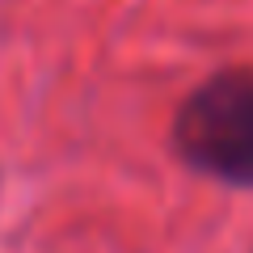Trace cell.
<instances>
[{
    "instance_id": "6da1fadb",
    "label": "cell",
    "mask_w": 253,
    "mask_h": 253,
    "mask_svg": "<svg viewBox=\"0 0 253 253\" xmlns=\"http://www.w3.org/2000/svg\"><path fill=\"white\" fill-rule=\"evenodd\" d=\"M173 152L194 173L253 190V68H219L173 114Z\"/></svg>"
}]
</instances>
